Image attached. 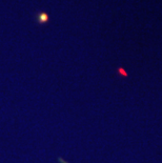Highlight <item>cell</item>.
Here are the masks:
<instances>
[{
	"label": "cell",
	"instance_id": "cell-1",
	"mask_svg": "<svg viewBox=\"0 0 162 163\" xmlns=\"http://www.w3.org/2000/svg\"><path fill=\"white\" fill-rule=\"evenodd\" d=\"M39 18H40V20H39L40 22H45V21L49 19V17H47V16H46L44 13H41V15L39 16Z\"/></svg>",
	"mask_w": 162,
	"mask_h": 163
}]
</instances>
